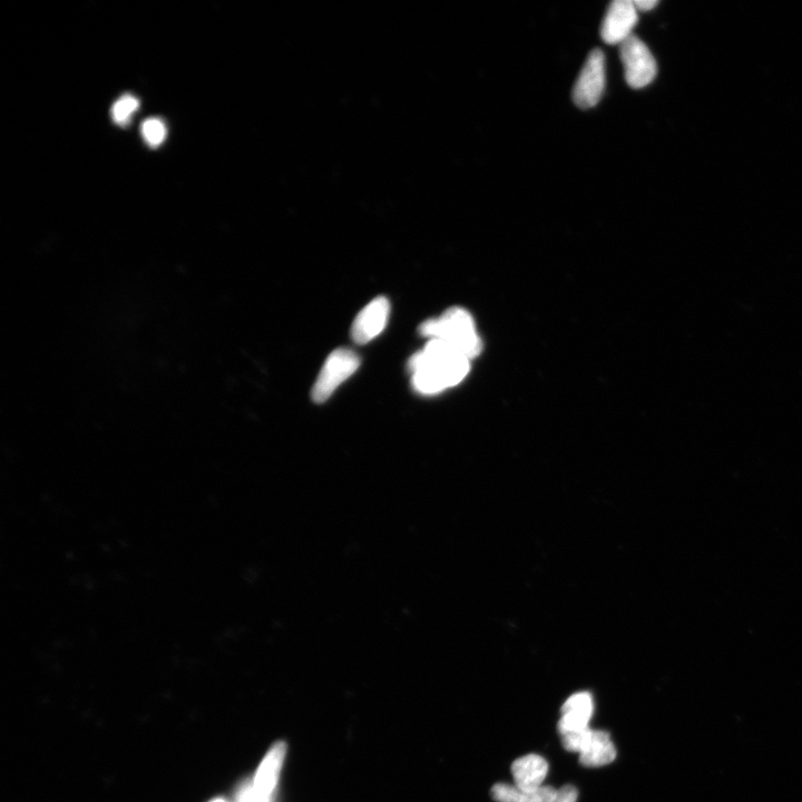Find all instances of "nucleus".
<instances>
[{
	"label": "nucleus",
	"mask_w": 802,
	"mask_h": 802,
	"mask_svg": "<svg viewBox=\"0 0 802 802\" xmlns=\"http://www.w3.org/2000/svg\"><path fill=\"white\" fill-rule=\"evenodd\" d=\"M469 360L447 342L430 339L424 350L409 360L415 390L434 395L462 383L469 371Z\"/></svg>",
	"instance_id": "obj_1"
},
{
	"label": "nucleus",
	"mask_w": 802,
	"mask_h": 802,
	"mask_svg": "<svg viewBox=\"0 0 802 802\" xmlns=\"http://www.w3.org/2000/svg\"><path fill=\"white\" fill-rule=\"evenodd\" d=\"M419 332L429 339L447 342L468 359L477 357L483 348L473 317L462 308L448 309L442 317L425 321Z\"/></svg>",
	"instance_id": "obj_2"
},
{
	"label": "nucleus",
	"mask_w": 802,
	"mask_h": 802,
	"mask_svg": "<svg viewBox=\"0 0 802 802\" xmlns=\"http://www.w3.org/2000/svg\"><path fill=\"white\" fill-rule=\"evenodd\" d=\"M561 738L566 751L580 753V764L584 767H603L612 764L616 758L609 732L589 728Z\"/></svg>",
	"instance_id": "obj_3"
},
{
	"label": "nucleus",
	"mask_w": 802,
	"mask_h": 802,
	"mask_svg": "<svg viewBox=\"0 0 802 802\" xmlns=\"http://www.w3.org/2000/svg\"><path fill=\"white\" fill-rule=\"evenodd\" d=\"M359 366L360 359L355 351L341 348L332 352L312 389L315 403H325L344 381L356 373Z\"/></svg>",
	"instance_id": "obj_4"
},
{
	"label": "nucleus",
	"mask_w": 802,
	"mask_h": 802,
	"mask_svg": "<svg viewBox=\"0 0 802 802\" xmlns=\"http://www.w3.org/2000/svg\"><path fill=\"white\" fill-rule=\"evenodd\" d=\"M625 81L634 90L650 85L658 74L652 53L638 36L632 35L620 45Z\"/></svg>",
	"instance_id": "obj_5"
},
{
	"label": "nucleus",
	"mask_w": 802,
	"mask_h": 802,
	"mask_svg": "<svg viewBox=\"0 0 802 802\" xmlns=\"http://www.w3.org/2000/svg\"><path fill=\"white\" fill-rule=\"evenodd\" d=\"M605 56L601 50L592 51L573 88V102L588 110L599 104L605 90Z\"/></svg>",
	"instance_id": "obj_6"
},
{
	"label": "nucleus",
	"mask_w": 802,
	"mask_h": 802,
	"mask_svg": "<svg viewBox=\"0 0 802 802\" xmlns=\"http://www.w3.org/2000/svg\"><path fill=\"white\" fill-rule=\"evenodd\" d=\"M638 9L633 0H614L608 8L601 26V37L606 44L621 45L633 34L638 24Z\"/></svg>",
	"instance_id": "obj_7"
},
{
	"label": "nucleus",
	"mask_w": 802,
	"mask_h": 802,
	"mask_svg": "<svg viewBox=\"0 0 802 802\" xmlns=\"http://www.w3.org/2000/svg\"><path fill=\"white\" fill-rule=\"evenodd\" d=\"M390 314L389 301L378 297L359 312L351 328L352 339L358 345H366L385 329Z\"/></svg>",
	"instance_id": "obj_8"
},
{
	"label": "nucleus",
	"mask_w": 802,
	"mask_h": 802,
	"mask_svg": "<svg viewBox=\"0 0 802 802\" xmlns=\"http://www.w3.org/2000/svg\"><path fill=\"white\" fill-rule=\"evenodd\" d=\"M286 753V743L277 742L271 747L267 756L262 760L252 785L254 794L259 798L269 801L272 797L278 785Z\"/></svg>",
	"instance_id": "obj_9"
},
{
	"label": "nucleus",
	"mask_w": 802,
	"mask_h": 802,
	"mask_svg": "<svg viewBox=\"0 0 802 802\" xmlns=\"http://www.w3.org/2000/svg\"><path fill=\"white\" fill-rule=\"evenodd\" d=\"M594 711V702L589 692L573 694L565 701L561 709L562 718L557 723V730L562 736L569 733L589 729V722Z\"/></svg>",
	"instance_id": "obj_10"
},
{
	"label": "nucleus",
	"mask_w": 802,
	"mask_h": 802,
	"mask_svg": "<svg viewBox=\"0 0 802 802\" xmlns=\"http://www.w3.org/2000/svg\"><path fill=\"white\" fill-rule=\"evenodd\" d=\"M547 772L549 764L543 757L537 755L522 757L515 760L512 765L515 786L527 791L543 787Z\"/></svg>",
	"instance_id": "obj_11"
},
{
	"label": "nucleus",
	"mask_w": 802,
	"mask_h": 802,
	"mask_svg": "<svg viewBox=\"0 0 802 802\" xmlns=\"http://www.w3.org/2000/svg\"><path fill=\"white\" fill-rule=\"evenodd\" d=\"M491 794L497 802H552L557 796V790L552 786H543L527 791L512 785L496 784Z\"/></svg>",
	"instance_id": "obj_12"
},
{
	"label": "nucleus",
	"mask_w": 802,
	"mask_h": 802,
	"mask_svg": "<svg viewBox=\"0 0 802 802\" xmlns=\"http://www.w3.org/2000/svg\"><path fill=\"white\" fill-rule=\"evenodd\" d=\"M140 102L132 95H124L112 107L114 122L120 126L129 125L132 115L139 110Z\"/></svg>",
	"instance_id": "obj_13"
},
{
	"label": "nucleus",
	"mask_w": 802,
	"mask_h": 802,
	"mask_svg": "<svg viewBox=\"0 0 802 802\" xmlns=\"http://www.w3.org/2000/svg\"><path fill=\"white\" fill-rule=\"evenodd\" d=\"M142 135L146 144L156 149L166 138L165 124L162 120L156 119V117L146 120L142 124Z\"/></svg>",
	"instance_id": "obj_14"
},
{
	"label": "nucleus",
	"mask_w": 802,
	"mask_h": 802,
	"mask_svg": "<svg viewBox=\"0 0 802 802\" xmlns=\"http://www.w3.org/2000/svg\"><path fill=\"white\" fill-rule=\"evenodd\" d=\"M577 797H579V791L572 785H566L557 790V796L552 802H576Z\"/></svg>",
	"instance_id": "obj_15"
},
{
	"label": "nucleus",
	"mask_w": 802,
	"mask_h": 802,
	"mask_svg": "<svg viewBox=\"0 0 802 802\" xmlns=\"http://www.w3.org/2000/svg\"><path fill=\"white\" fill-rule=\"evenodd\" d=\"M238 802H269L259 798L256 794H254L252 787L244 788L238 798Z\"/></svg>",
	"instance_id": "obj_16"
},
{
	"label": "nucleus",
	"mask_w": 802,
	"mask_h": 802,
	"mask_svg": "<svg viewBox=\"0 0 802 802\" xmlns=\"http://www.w3.org/2000/svg\"><path fill=\"white\" fill-rule=\"evenodd\" d=\"M634 6L637 7L638 11L641 12H649L655 6L659 5L658 0H633Z\"/></svg>",
	"instance_id": "obj_17"
},
{
	"label": "nucleus",
	"mask_w": 802,
	"mask_h": 802,
	"mask_svg": "<svg viewBox=\"0 0 802 802\" xmlns=\"http://www.w3.org/2000/svg\"><path fill=\"white\" fill-rule=\"evenodd\" d=\"M210 802H228V801H227V800H224V799H222V798H217V799H214V800H212V801H210Z\"/></svg>",
	"instance_id": "obj_18"
}]
</instances>
